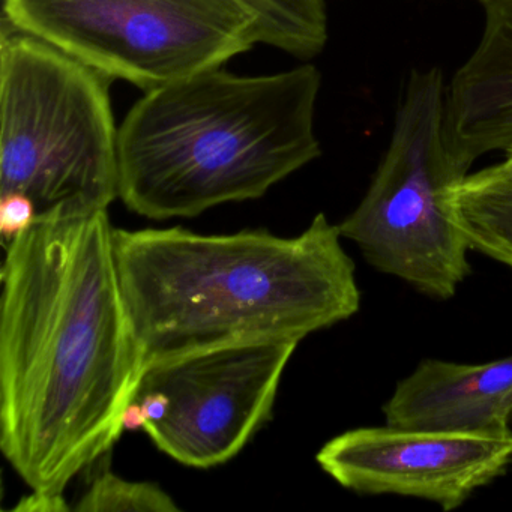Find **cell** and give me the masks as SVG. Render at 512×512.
I'll list each match as a JSON object with an SVG mask.
<instances>
[{"label": "cell", "mask_w": 512, "mask_h": 512, "mask_svg": "<svg viewBox=\"0 0 512 512\" xmlns=\"http://www.w3.org/2000/svg\"><path fill=\"white\" fill-rule=\"evenodd\" d=\"M446 85L437 67L407 77L388 149L367 193L340 224L364 259L428 298H454L472 274L470 247L446 191L466 178L445 139Z\"/></svg>", "instance_id": "obj_5"}, {"label": "cell", "mask_w": 512, "mask_h": 512, "mask_svg": "<svg viewBox=\"0 0 512 512\" xmlns=\"http://www.w3.org/2000/svg\"><path fill=\"white\" fill-rule=\"evenodd\" d=\"M503 155H505V158H503V161H500V164L506 167V169L512 170V149H509V151L505 152Z\"/></svg>", "instance_id": "obj_17"}, {"label": "cell", "mask_w": 512, "mask_h": 512, "mask_svg": "<svg viewBox=\"0 0 512 512\" xmlns=\"http://www.w3.org/2000/svg\"><path fill=\"white\" fill-rule=\"evenodd\" d=\"M112 82L0 26V194H26L37 220L109 211L118 199Z\"/></svg>", "instance_id": "obj_4"}, {"label": "cell", "mask_w": 512, "mask_h": 512, "mask_svg": "<svg viewBox=\"0 0 512 512\" xmlns=\"http://www.w3.org/2000/svg\"><path fill=\"white\" fill-rule=\"evenodd\" d=\"M446 206L470 251L512 271V170L497 163L469 173L448 188Z\"/></svg>", "instance_id": "obj_10"}, {"label": "cell", "mask_w": 512, "mask_h": 512, "mask_svg": "<svg viewBox=\"0 0 512 512\" xmlns=\"http://www.w3.org/2000/svg\"><path fill=\"white\" fill-rule=\"evenodd\" d=\"M74 511L79 512H178L179 505L154 482L128 481L104 470L95 476Z\"/></svg>", "instance_id": "obj_11"}, {"label": "cell", "mask_w": 512, "mask_h": 512, "mask_svg": "<svg viewBox=\"0 0 512 512\" xmlns=\"http://www.w3.org/2000/svg\"><path fill=\"white\" fill-rule=\"evenodd\" d=\"M136 401L142 404L146 416H148L149 424L160 422L166 418L169 412V398L166 394L158 391L140 392L136 395Z\"/></svg>", "instance_id": "obj_15"}, {"label": "cell", "mask_w": 512, "mask_h": 512, "mask_svg": "<svg viewBox=\"0 0 512 512\" xmlns=\"http://www.w3.org/2000/svg\"><path fill=\"white\" fill-rule=\"evenodd\" d=\"M325 214L296 236L113 230L125 310L143 367L256 338H296L355 316L356 266Z\"/></svg>", "instance_id": "obj_2"}, {"label": "cell", "mask_w": 512, "mask_h": 512, "mask_svg": "<svg viewBox=\"0 0 512 512\" xmlns=\"http://www.w3.org/2000/svg\"><path fill=\"white\" fill-rule=\"evenodd\" d=\"M107 212L40 218L5 242L0 448L32 491L64 494L124 433L142 356Z\"/></svg>", "instance_id": "obj_1"}, {"label": "cell", "mask_w": 512, "mask_h": 512, "mask_svg": "<svg viewBox=\"0 0 512 512\" xmlns=\"http://www.w3.org/2000/svg\"><path fill=\"white\" fill-rule=\"evenodd\" d=\"M64 494L43 493L32 491L29 496L23 497L13 511L16 512H65L71 511Z\"/></svg>", "instance_id": "obj_14"}, {"label": "cell", "mask_w": 512, "mask_h": 512, "mask_svg": "<svg viewBox=\"0 0 512 512\" xmlns=\"http://www.w3.org/2000/svg\"><path fill=\"white\" fill-rule=\"evenodd\" d=\"M121 422L124 431H145L146 425L149 424L148 416H146L142 404L136 400L131 401V403L125 407L124 413H122Z\"/></svg>", "instance_id": "obj_16"}, {"label": "cell", "mask_w": 512, "mask_h": 512, "mask_svg": "<svg viewBox=\"0 0 512 512\" xmlns=\"http://www.w3.org/2000/svg\"><path fill=\"white\" fill-rule=\"evenodd\" d=\"M0 26L145 92L260 44L239 0H2Z\"/></svg>", "instance_id": "obj_6"}, {"label": "cell", "mask_w": 512, "mask_h": 512, "mask_svg": "<svg viewBox=\"0 0 512 512\" xmlns=\"http://www.w3.org/2000/svg\"><path fill=\"white\" fill-rule=\"evenodd\" d=\"M388 425L506 433L512 425V355L484 364L424 359L383 406Z\"/></svg>", "instance_id": "obj_9"}, {"label": "cell", "mask_w": 512, "mask_h": 512, "mask_svg": "<svg viewBox=\"0 0 512 512\" xmlns=\"http://www.w3.org/2000/svg\"><path fill=\"white\" fill-rule=\"evenodd\" d=\"M37 218L35 203L26 194H0V232L5 242L28 230Z\"/></svg>", "instance_id": "obj_13"}, {"label": "cell", "mask_w": 512, "mask_h": 512, "mask_svg": "<svg viewBox=\"0 0 512 512\" xmlns=\"http://www.w3.org/2000/svg\"><path fill=\"white\" fill-rule=\"evenodd\" d=\"M316 460L353 493L415 497L454 511L508 472L512 430L460 433L388 424L355 428L325 443Z\"/></svg>", "instance_id": "obj_8"}, {"label": "cell", "mask_w": 512, "mask_h": 512, "mask_svg": "<svg viewBox=\"0 0 512 512\" xmlns=\"http://www.w3.org/2000/svg\"><path fill=\"white\" fill-rule=\"evenodd\" d=\"M313 64L271 76L221 67L145 92L118 136V199L149 220L265 196L322 155Z\"/></svg>", "instance_id": "obj_3"}, {"label": "cell", "mask_w": 512, "mask_h": 512, "mask_svg": "<svg viewBox=\"0 0 512 512\" xmlns=\"http://www.w3.org/2000/svg\"><path fill=\"white\" fill-rule=\"evenodd\" d=\"M262 31L272 32L292 23L304 13L311 0H239Z\"/></svg>", "instance_id": "obj_12"}, {"label": "cell", "mask_w": 512, "mask_h": 512, "mask_svg": "<svg viewBox=\"0 0 512 512\" xmlns=\"http://www.w3.org/2000/svg\"><path fill=\"white\" fill-rule=\"evenodd\" d=\"M296 338H256L194 350L143 370L140 392L169 398L145 433L184 466L211 469L239 454L272 415ZM136 394V395H137Z\"/></svg>", "instance_id": "obj_7"}, {"label": "cell", "mask_w": 512, "mask_h": 512, "mask_svg": "<svg viewBox=\"0 0 512 512\" xmlns=\"http://www.w3.org/2000/svg\"><path fill=\"white\" fill-rule=\"evenodd\" d=\"M479 2H481L482 5H485V4H488V2H490V0H479Z\"/></svg>", "instance_id": "obj_18"}, {"label": "cell", "mask_w": 512, "mask_h": 512, "mask_svg": "<svg viewBox=\"0 0 512 512\" xmlns=\"http://www.w3.org/2000/svg\"><path fill=\"white\" fill-rule=\"evenodd\" d=\"M511 421H512V418H511Z\"/></svg>", "instance_id": "obj_19"}]
</instances>
